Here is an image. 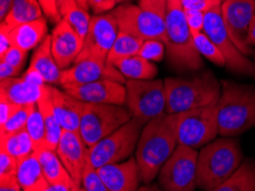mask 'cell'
Returning a JSON list of instances; mask_svg holds the SVG:
<instances>
[{"instance_id": "cell-22", "label": "cell", "mask_w": 255, "mask_h": 191, "mask_svg": "<svg viewBox=\"0 0 255 191\" xmlns=\"http://www.w3.org/2000/svg\"><path fill=\"white\" fill-rule=\"evenodd\" d=\"M47 21L42 16L36 21L17 25L10 31L11 46H16L25 52L37 48L47 37Z\"/></svg>"}, {"instance_id": "cell-25", "label": "cell", "mask_w": 255, "mask_h": 191, "mask_svg": "<svg viewBox=\"0 0 255 191\" xmlns=\"http://www.w3.org/2000/svg\"><path fill=\"white\" fill-rule=\"evenodd\" d=\"M30 68H33L39 71L45 78L46 83L49 85L61 84L62 70L57 65L54 58L52 46H51V34L44 39V41L38 46L31 57Z\"/></svg>"}, {"instance_id": "cell-42", "label": "cell", "mask_w": 255, "mask_h": 191, "mask_svg": "<svg viewBox=\"0 0 255 191\" xmlns=\"http://www.w3.org/2000/svg\"><path fill=\"white\" fill-rule=\"evenodd\" d=\"M40 3L42 10H44V15L47 17L49 21L53 23H59L62 16L60 15V11L57 9L56 0H38Z\"/></svg>"}, {"instance_id": "cell-21", "label": "cell", "mask_w": 255, "mask_h": 191, "mask_svg": "<svg viewBox=\"0 0 255 191\" xmlns=\"http://www.w3.org/2000/svg\"><path fill=\"white\" fill-rule=\"evenodd\" d=\"M45 86L31 84L24 78H9L0 81V96L21 107L37 105Z\"/></svg>"}, {"instance_id": "cell-56", "label": "cell", "mask_w": 255, "mask_h": 191, "mask_svg": "<svg viewBox=\"0 0 255 191\" xmlns=\"http://www.w3.org/2000/svg\"><path fill=\"white\" fill-rule=\"evenodd\" d=\"M78 191H86V190H85L84 188H79V189H78Z\"/></svg>"}, {"instance_id": "cell-15", "label": "cell", "mask_w": 255, "mask_h": 191, "mask_svg": "<svg viewBox=\"0 0 255 191\" xmlns=\"http://www.w3.org/2000/svg\"><path fill=\"white\" fill-rule=\"evenodd\" d=\"M100 80H114L126 84V79L114 64L93 58H84L76 61L70 68L62 71L60 85H62V87H68Z\"/></svg>"}, {"instance_id": "cell-39", "label": "cell", "mask_w": 255, "mask_h": 191, "mask_svg": "<svg viewBox=\"0 0 255 191\" xmlns=\"http://www.w3.org/2000/svg\"><path fill=\"white\" fill-rule=\"evenodd\" d=\"M223 0H181L183 8L185 9H194L207 13L218 7H221Z\"/></svg>"}, {"instance_id": "cell-38", "label": "cell", "mask_w": 255, "mask_h": 191, "mask_svg": "<svg viewBox=\"0 0 255 191\" xmlns=\"http://www.w3.org/2000/svg\"><path fill=\"white\" fill-rule=\"evenodd\" d=\"M83 188L86 191H110L100 179L98 172L88 159L83 178Z\"/></svg>"}, {"instance_id": "cell-26", "label": "cell", "mask_w": 255, "mask_h": 191, "mask_svg": "<svg viewBox=\"0 0 255 191\" xmlns=\"http://www.w3.org/2000/svg\"><path fill=\"white\" fill-rule=\"evenodd\" d=\"M16 179L22 191H42L49 186L34 153L18 162Z\"/></svg>"}, {"instance_id": "cell-47", "label": "cell", "mask_w": 255, "mask_h": 191, "mask_svg": "<svg viewBox=\"0 0 255 191\" xmlns=\"http://www.w3.org/2000/svg\"><path fill=\"white\" fill-rule=\"evenodd\" d=\"M56 3H57V9H59L62 18H63L64 15L67 14L69 10H71L72 8H75V7L79 6L78 2H77V0H56Z\"/></svg>"}, {"instance_id": "cell-30", "label": "cell", "mask_w": 255, "mask_h": 191, "mask_svg": "<svg viewBox=\"0 0 255 191\" xmlns=\"http://www.w3.org/2000/svg\"><path fill=\"white\" fill-rule=\"evenodd\" d=\"M0 141H1V150L13 156L15 159H17V162L34 153L33 142L26 130L0 135Z\"/></svg>"}, {"instance_id": "cell-11", "label": "cell", "mask_w": 255, "mask_h": 191, "mask_svg": "<svg viewBox=\"0 0 255 191\" xmlns=\"http://www.w3.org/2000/svg\"><path fill=\"white\" fill-rule=\"evenodd\" d=\"M198 151L177 144L158 174V185L164 191H195L197 187Z\"/></svg>"}, {"instance_id": "cell-55", "label": "cell", "mask_w": 255, "mask_h": 191, "mask_svg": "<svg viewBox=\"0 0 255 191\" xmlns=\"http://www.w3.org/2000/svg\"><path fill=\"white\" fill-rule=\"evenodd\" d=\"M123 0H108V3H109V8L113 9L116 5H118L119 2H122Z\"/></svg>"}, {"instance_id": "cell-3", "label": "cell", "mask_w": 255, "mask_h": 191, "mask_svg": "<svg viewBox=\"0 0 255 191\" xmlns=\"http://www.w3.org/2000/svg\"><path fill=\"white\" fill-rule=\"evenodd\" d=\"M218 103L219 135L235 138L255 126V87L222 80Z\"/></svg>"}, {"instance_id": "cell-35", "label": "cell", "mask_w": 255, "mask_h": 191, "mask_svg": "<svg viewBox=\"0 0 255 191\" xmlns=\"http://www.w3.org/2000/svg\"><path fill=\"white\" fill-rule=\"evenodd\" d=\"M32 107L33 105H31V107H21L18 110L15 111L13 116L5 124L0 125V135L16 133V132L25 130Z\"/></svg>"}, {"instance_id": "cell-18", "label": "cell", "mask_w": 255, "mask_h": 191, "mask_svg": "<svg viewBox=\"0 0 255 191\" xmlns=\"http://www.w3.org/2000/svg\"><path fill=\"white\" fill-rule=\"evenodd\" d=\"M96 172L110 191H137L142 181L140 166L135 157L122 163L104 165Z\"/></svg>"}, {"instance_id": "cell-10", "label": "cell", "mask_w": 255, "mask_h": 191, "mask_svg": "<svg viewBox=\"0 0 255 191\" xmlns=\"http://www.w3.org/2000/svg\"><path fill=\"white\" fill-rule=\"evenodd\" d=\"M177 144L203 148L219 135L218 104L177 114Z\"/></svg>"}, {"instance_id": "cell-33", "label": "cell", "mask_w": 255, "mask_h": 191, "mask_svg": "<svg viewBox=\"0 0 255 191\" xmlns=\"http://www.w3.org/2000/svg\"><path fill=\"white\" fill-rule=\"evenodd\" d=\"M63 19L71 26L72 30L77 33V36L80 38V40L84 42L88 30H90L92 21V16L88 14V10L80 6H77L71 10H69L63 16Z\"/></svg>"}, {"instance_id": "cell-24", "label": "cell", "mask_w": 255, "mask_h": 191, "mask_svg": "<svg viewBox=\"0 0 255 191\" xmlns=\"http://www.w3.org/2000/svg\"><path fill=\"white\" fill-rule=\"evenodd\" d=\"M37 105L42 116V119H44L46 128V139L44 147L51 150H56L62 133H63V128H62L53 110L52 85H46L44 89H42L41 97L38 101Z\"/></svg>"}, {"instance_id": "cell-43", "label": "cell", "mask_w": 255, "mask_h": 191, "mask_svg": "<svg viewBox=\"0 0 255 191\" xmlns=\"http://www.w3.org/2000/svg\"><path fill=\"white\" fill-rule=\"evenodd\" d=\"M20 108L21 105L13 103L6 97L0 96V125L5 124L13 116L14 112Z\"/></svg>"}, {"instance_id": "cell-2", "label": "cell", "mask_w": 255, "mask_h": 191, "mask_svg": "<svg viewBox=\"0 0 255 191\" xmlns=\"http://www.w3.org/2000/svg\"><path fill=\"white\" fill-rule=\"evenodd\" d=\"M166 114H181L219 103L222 85L210 70L194 77H168L164 80Z\"/></svg>"}, {"instance_id": "cell-5", "label": "cell", "mask_w": 255, "mask_h": 191, "mask_svg": "<svg viewBox=\"0 0 255 191\" xmlns=\"http://www.w3.org/2000/svg\"><path fill=\"white\" fill-rule=\"evenodd\" d=\"M166 50L168 61L179 71H198L204 68L202 55L196 49L194 34L185 19L181 0H167Z\"/></svg>"}, {"instance_id": "cell-52", "label": "cell", "mask_w": 255, "mask_h": 191, "mask_svg": "<svg viewBox=\"0 0 255 191\" xmlns=\"http://www.w3.org/2000/svg\"><path fill=\"white\" fill-rule=\"evenodd\" d=\"M247 44H249L251 47H252V46L255 47V16L253 17L252 22H251L249 36H247Z\"/></svg>"}, {"instance_id": "cell-6", "label": "cell", "mask_w": 255, "mask_h": 191, "mask_svg": "<svg viewBox=\"0 0 255 191\" xmlns=\"http://www.w3.org/2000/svg\"><path fill=\"white\" fill-rule=\"evenodd\" d=\"M166 9L167 0H140L137 6L121 5L113 14L119 29L136 34L143 40H166Z\"/></svg>"}, {"instance_id": "cell-48", "label": "cell", "mask_w": 255, "mask_h": 191, "mask_svg": "<svg viewBox=\"0 0 255 191\" xmlns=\"http://www.w3.org/2000/svg\"><path fill=\"white\" fill-rule=\"evenodd\" d=\"M90 7L96 15L110 10L108 0H90Z\"/></svg>"}, {"instance_id": "cell-41", "label": "cell", "mask_w": 255, "mask_h": 191, "mask_svg": "<svg viewBox=\"0 0 255 191\" xmlns=\"http://www.w3.org/2000/svg\"><path fill=\"white\" fill-rule=\"evenodd\" d=\"M184 9V15L187 23L190 28L192 34L203 32L204 31V23H205V13L194 9Z\"/></svg>"}, {"instance_id": "cell-36", "label": "cell", "mask_w": 255, "mask_h": 191, "mask_svg": "<svg viewBox=\"0 0 255 191\" xmlns=\"http://www.w3.org/2000/svg\"><path fill=\"white\" fill-rule=\"evenodd\" d=\"M166 45L159 39H145L143 41L137 55L144 57L150 62H159L165 55Z\"/></svg>"}, {"instance_id": "cell-53", "label": "cell", "mask_w": 255, "mask_h": 191, "mask_svg": "<svg viewBox=\"0 0 255 191\" xmlns=\"http://www.w3.org/2000/svg\"><path fill=\"white\" fill-rule=\"evenodd\" d=\"M137 191H164L163 189L160 188L159 185H145L141 187V188H138Z\"/></svg>"}, {"instance_id": "cell-45", "label": "cell", "mask_w": 255, "mask_h": 191, "mask_svg": "<svg viewBox=\"0 0 255 191\" xmlns=\"http://www.w3.org/2000/svg\"><path fill=\"white\" fill-rule=\"evenodd\" d=\"M22 78H24L26 81H29L31 84H34V85H38V86H46L47 83H46L45 78L42 77L41 73L38 71V70L33 69V68H30L26 70L24 72V75L22 76Z\"/></svg>"}, {"instance_id": "cell-28", "label": "cell", "mask_w": 255, "mask_h": 191, "mask_svg": "<svg viewBox=\"0 0 255 191\" xmlns=\"http://www.w3.org/2000/svg\"><path fill=\"white\" fill-rule=\"evenodd\" d=\"M211 191H255V161H243L236 172L221 186Z\"/></svg>"}, {"instance_id": "cell-44", "label": "cell", "mask_w": 255, "mask_h": 191, "mask_svg": "<svg viewBox=\"0 0 255 191\" xmlns=\"http://www.w3.org/2000/svg\"><path fill=\"white\" fill-rule=\"evenodd\" d=\"M11 30H13V28L7 24L6 22L0 23V57L5 55L11 46L9 39V33Z\"/></svg>"}, {"instance_id": "cell-54", "label": "cell", "mask_w": 255, "mask_h": 191, "mask_svg": "<svg viewBox=\"0 0 255 191\" xmlns=\"http://www.w3.org/2000/svg\"><path fill=\"white\" fill-rule=\"evenodd\" d=\"M77 2H78V5L80 7H83L85 9H90V0H77Z\"/></svg>"}, {"instance_id": "cell-8", "label": "cell", "mask_w": 255, "mask_h": 191, "mask_svg": "<svg viewBox=\"0 0 255 191\" xmlns=\"http://www.w3.org/2000/svg\"><path fill=\"white\" fill-rule=\"evenodd\" d=\"M132 118L128 109L123 105L85 103L79 134L87 148H91Z\"/></svg>"}, {"instance_id": "cell-37", "label": "cell", "mask_w": 255, "mask_h": 191, "mask_svg": "<svg viewBox=\"0 0 255 191\" xmlns=\"http://www.w3.org/2000/svg\"><path fill=\"white\" fill-rule=\"evenodd\" d=\"M18 162L6 151H0V183L16 179Z\"/></svg>"}, {"instance_id": "cell-51", "label": "cell", "mask_w": 255, "mask_h": 191, "mask_svg": "<svg viewBox=\"0 0 255 191\" xmlns=\"http://www.w3.org/2000/svg\"><path fill=\"white\" fill-rule=\"evenodd\" d=\"M80 188L79 186L73 185V186H51L49 185L47 188L42 191H78Z\"/></svg>"}, {"instance_id": "cell-16", "label": "cell", "mask_w": 255, "mask_h": 191, "mask_svg": "<svg viewBox=\"0 0 255 191\" xmlns=\"http://www.w3.org/2000/svg\"><path fill=\"white\" fill-rule=\"evenodd\" d=\"M63 89L68 94L84 103L124 105L126 101L125 84L114 80H100L63 87Z\"/></svg>"}, {"instance_id": "cell-32", "label": "cell", "mask_w": 255, "mask_h": 191, "mask_svg": "<svg viewBox=\"0 0 255 191\" xmlns=\"http://www.w3.org/2000/svg\"><path fill=\"white\" fill-rule=\"evenodd\" d=\"M194 41L196 49L198 50L200 55L206 57L207 60H210L212 63L218 65V67H226V60L222 53L220 52L216 45L208 38L204 31L194 34Z\"/></svg>"}, {"instance_id": "cell-20", "label": "cell", "mask_w": 255, "mask_h": 191, "mask_svg": "<svg viewBox=\"0 0 255 191\" xmlns=\"http://www.w3.org/2000/svg\"><path fill=\"white\" fill-rule=\"evenodd\" d=\"M53 110L61 126L65 131L79 133L80 120L84 112L85 103L68 94L67 92L52 86Z\"/></svg>"}, {"instance_id": "cell-23", "label": "cell", "mask_w": 255, "mask_h": 191, "mask_svg": "<svg viewBox=\"0 0 255 191\" xmlns=\"http://www.w3.org/2000/svg\"><path fill=\"white\" fill-rule=\"evenodd\" d=\"M34 154L38 157L42 172L46 180L51 186H73L77 183L72 180L71 175L65 169L61 159L57 155L56 150L47 149L45 147H40L34 150ZM78 186V185H77Z\"/></svg>"}, {"instance_id": "cell-9", "label": "cell", "mask_w": 255, "mask_h": 191, "mask_svg": "<svg viewBox=\"0 0 255 191\" xmlns=\"http://www.w3.org/2000/svg\"><path fill=\"white\" fill-rule=\"evenodd\" d=\"M126 108L144 125L166 114L165 83L161 79L126 80Z\"/></svg>"}, {"instance_id": "cell-4", "label": "cell", "mask_w": 255, "mask_h": 191, "mask_svg": "<svg viewBox=\"0 0 255 191\" xmlns=\"http://www.w3.org/2000/svg\"><path fill=\"white\" fill-rule=\"evenodd\" d=\"M244 161L241 144L231 138H221L202 148L197 161V187L214 190L226 182Z\"/></svg>"}, {"instance_id": "cell-50", "label": "cell", "mask_w": 255, "mask_h": 191, "mask_svg": "<svg viewBox=\"0 0 255 191\" xmlns=\"http://www.w3.org/2000/svg\"><path fill=\"white\" fill-rule=\"evenodd\" d=\"M14 0H0V19L5 21L7 15H8L9 10L13 5Z\"/></svg>"}, {"instance_id": "cell-29", "label": "cell", "mask_w": 255, "mask_h": 191, "mask_svg": "<svg viewBox=\"0 0 255 191\" xmlns=\"http://www.w3.org/2000/svg\"><path fill=\"white\" fill-rule=\"evenodd\" d=\"M40 3L38 0H14L11 8L5 21L11 28L24 24V23L36 21L44 16Z\"/></svg>"}, {"instance_id": "cell-34", "label": "cell", "mask_w": 255, "mask_h": 191, "mask_svg": "<svg viewBox=\"0 0 255 191\" xmlns=\"http://www.w3.org/2000/svg\"><path fill=\"white\" fill-rule=\"evenodd\" d=\"M25 130L29 133L31 140H32L34 150L40 147H44L46 139V128L44 119H42L39 109H38V105H33L31 108Z\"/></svg>"}, {"instance_id": "cell-31", "label": "cell", "mask_w": 255, "mask_h": 191, "mask_svg": "<svg viewBox=\"0 0 255 191\" xmlns=\"http://www.w3.org/2000/svg\"><path fill=\"white\" fill-rule=\"evenodd\" d=\"M143 41L144 40L136 34L127 30L119 29L117 39H116L113 48L110 50L107 62L114 64L116 61L121 60V58L137 55Z\"/></svg>"}, {"instance_id": "cell-46", "label": "cell", "mask_w": 255, "mask_h": 191, "mask_svg": "<svg viewBox=\"0 0 255 191\" xmlns=\"http://www.w3.org/2000/svg\"><path fill=\"white\" fill-rule=\"evenodd\" d=\"M21 70L13 67L8 63L0 61V80L9 79V78H16Z\"/></svg>"}, {"instance_id": "cell-7", "label": "cell", "mask_w": 255, "mask_h": 191, "mask_svg": "<svg viewBox=\"0 0 255 191\" xmlns=\"http://www.w3.org/2000/svg\"><path fill=\"white\" fill-rule=\"evenodd\" d=\"M143 126L136 118H132L117 131L88 148V159L95 170L109 164L125 162L136 150Z\"/></svg>"}, {"instance_id": "cell-17", "label": "cell", "mask_w": 255, "mask_h": 191, "mask_svg": "<svg viewBox=\"0 0 255 191\" xmlns=\"http://www.w3.org/2000/svg\"><path fill=\"white\" fill-rule=\"evenodd\" d=\"M56 153L62 164L79 187L83 185L84 172L88 162V148L77 132L63 130Z\"/></svg>"}, {"instance_id": "cell-40", "label": "cell", "mask_w": 255, "mask_h": 191, "mask_svg": "<svg viewBox=\"0 0 255 191\" xmlns=\"http://www.w3.org/2000/svg\"><path fill=\"white\" fill-rule=\"evenodd\" d=\"M26 53L28 52L16 47V46H10L5 55L0 57V61L5 62V63H8L15 68L22 70L26 58Z\"/></svg>"}, {"instance_id": "cell-13", "label": "cell", "mask_w": 255, "mask_h": 191, "mask_svg": "<svg viewBox=\"0 0 255 191\" xmlns=\"http://www.w3.org/2000/svg\"><path fill=\"white\" fill-rule=\"evenodd\" d=\"M118 32V22L113 13L92 16L90 30L84 40L83 49L76 61L93 58L100 62H107Z\"/></svg>"}, {"instance_id": "cell-14", "label": "cell", "mask_w": 255, "mask_h": 191, "mask_svg": "<svg viewBox=\"0 0 255 191\" xmlns=\"http://www.w3.org/2000/svg\"><path fill=\"white\" fill-rule=\"evenodd\" d=\"M221 13L236 46L244 55H254L253 48L247 44V36L251 22L255 16V0H223Z\"/></svg>"}, {"instance_id": "cell-19", "label": "cell", "mask_w": 255, "mask_h": 191, "mask_svg": "<svg viewBox=\"0 0 255 191\" xmlns=\"http://www.w3.org/2000/svg\"><path fill=\"white\" fill-rule=\"evenodd\" d=\"M84 42L63 18L51 33V46L54 58L60 69L67 70L75 63L83 49Z\"/></svg>"}, {"instance_id": "cell-27", "label": "cell", "mask_w": 255, "mask_h": 191, "mask_svg": "<svg viewBox=\"0 0 255 191\" xmlns=\"http://www.w3.org/2000/svg\"><path fill=\"white\" fill-rule=\"evenodd\" d=\"M114 65L118 69L126 80H150L154 79L158 69L153 62L145 60L140 55L121 58Z\"/></svg>"}, {"instance_id": "cell-12", "label": "cell", "mask_w": 255, "mask_h": 191, "mask_svg": "<svg viewBox=\"0 0 255 191\" xmlns=\"http://www.w3.org/2000/svg\"><path fill=\"white\" fill-rule=\"evenodd\" d=\"M204 32L216 45L226 60V67L235 73L255 77V63L236 46L225 25L221 7L205 13Z\"/></svg>"}, {"instance_id": "cell-1", "label": "cell", "mask_w": 255, "mask_h": 191, "mask_svg": "<svg viewBox=\"0 0 255 191\" xmlns=\"http://www.w3.org/2000/svg\"><path fill=\"white\" fill-rule=\"evenodd\" d=\"M177 114H164L143 127L135 158L141 171V180L149 185L158 177L161 167L177 147Z\"/></svg>"}, {"instance_id": "cell-49", "label": "cell", "mask_w": 255, "mask_h": 191, "mask_svg": "<svg viewBox=\"0 0 255 191\" xmlns=\"http://www.w3.org/2000/svg\"><path fill=\"white\" fill-rule=\"evenodd\" d=\"M22 188L18 185L17 179L0 183V191H21Z\"/></svg>"}]
</instances>
